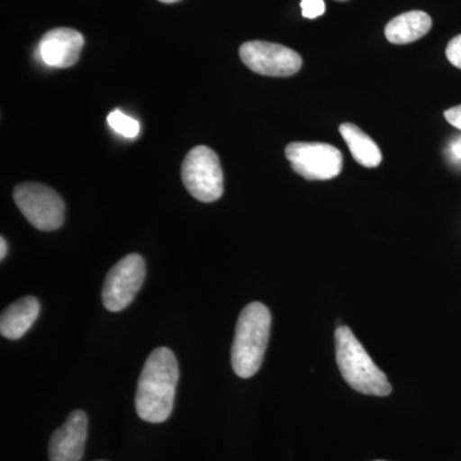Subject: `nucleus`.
<instances>
[{"label":"nucleus","mask_w":461,"mask_h":461,"mask_svg":"<svg viewBox=\"0 0 461 461\" xmlns=\"http://www.w3.org/2000/svg\"><path fill=\"white\" fill-rule=\"evenodd\" d=\"M339 133L344 138L351 156L359 165L366 168H375L381 165L382 153L378 145L363 130L353 123H344L339 126Z\"/></svg>","instance_id":"nucleus-13"},{"label":"nucleus","mask_w":461,"mask_h":461,"mask_svg":"<svg viewBox=\"0 0 461 461\" xmlns=\"http://www.w3.org/2000/svg\"><path fill=\"white\" fill-rule=\"evenodd\" d=\"M8 247L5 238L0 239V259H5L7 256Z\"/></svg>","instance_id":"nucleus-19"},{"label":"nucleus","mask_w":461,"mask_h":461,"mask_svg":"<svg viewBox=\"0 0 461 461\" xmlns=\"http://www.w3.org/2000/svg\"><path fill=\"white\" fill-rule=\"evenodd\" d=\"M240 58L256 74L288 77L302 68L303 59L295 50L267 41H248L240 48Z\"/></svg>","instance_id":"nucleus-8"},{"label":"nucleus","mask_w":461,"mask_h":461,"mask_svg":"<svg viewBox=\"0 0 461 461\" xmlns=\"http://www.w3.org/2000/svg\"><path fill=\"white\" fill-rule=\"evenodd\" d=\"M107 121L112 130L122 135L123 138L135 139L140 133V123H139V121L122 113L118 109H115V111L108 115Z\"/></svg>","instance_id":"nucleus-14"},{"label":"nucleus","mask_w":461,"mask_h":461,"mask_svg":"<svg viewBox=\"0 0 461 461\" xmlns=\"http://www.w3.org/2000/svg\"><path fill=\"white\" fill-rule=\"evenodd\" d=\"M159 2H162V3H168V5H171V3H177V2H180V0H159Z\"/></svg>","instance_id":"nucleus-20"},{"label":"nucleus","mask_w":461,"mask_h":461,"mask_svg":"<svg viewBox=\"0 0 461 461\" xmlns=\"http://www.w3.org/2000/svg\"><path fill=\"white\" fill-rule=\"evenodd\" d=\"M185 187L203 203H213L223 194V171L220 158L211 148L200 145L189 151L182 163Z\"/></svg>","instance_id":"nucleus-4"},{"label":"nucleus","mask_w":461,"mask_h":461,"mask_svg":"<svg viewBox=\"0 0 461 461\" xmlns=\"http://www.w3.org/2000/svg\"><path fill=\"white\" fill-rule=\"evenodd\" d=\"M446 57L451 65L461 69V35L455 36L446 48Z\"/></svg>","instance_id":"nucleus-16"},{"label":"nucleus","mask_w":461,"mask_h":461,"mask_svg":"<svg viewBox=\"0 0 461 461\" xmlns=\"http://www.w3.org/2000/svg\"><path fill=\"white\" fill-rule=\"evenodd\" d=\"M432 18L426 12L411 11L391 20L384 29L387 41L393 44H411L429 32Z\"/></svg>","instance_id":"nucleus-12"},{"label":"nucleus","mask_w":461,"mask_h":461,"mask_svg":"<svg viewBox=\"0 0 461 461\" xmlns=\"http://www.w3.org/2000/svg\"><path fill=\"white\" fill-rule=\"evenodd\" d=\"M147 267L139 254H129L108 272L102 300L109 312L129 308L144 284Z\"/></svg>","instance_id":"nucleus-7"},{"label":"nucleus","mask_w":461,"mask_h":461,"mask_svg":"<svg viewBox=\"0 0 461 461\" xmlns=\"http://www.w3.org/2000/svg\"><path fill=\"white\" fill-rule=\"evenodd\" d=\"M448 156L454 163L461 165V136L455 138L448 145Z\"/></svg>","instance_id":"nucleus-18"},{"label":"nucleus","mask_w":461,"mask_h":461,"mask_svg":"<svg viewBox=\"0 0 461 461\" xmlns=\"http://www.w3.org/2000/svg\"><path fill=\"white\" fill-rule=\"evenodd\" d=\"M271 313L262 303H251L240 314L230 350L232 368L239 377L250 378L259 371L271 335Z\"/></svg>","instance_id":"nucleus-2"},{"label":"nucleus","mask_w":461,"mask_h":461,"mask_svg":"<svg viewBox=\"0 0 461 461\" xmlns=\"http://www.w3.org/2000/svg\"><path fill=\"white\" fill-rule=\"evenodd\" d=\"M335 342L339 372L348 386L364 395L388 396L393 393L386 375L375 366L353 330L339 327Z\"/></svg>","instance_id":"nucleus-3"},{"label":"nucleus","mask_w":461,"mask_h":461,"mask_svg":"<svg viewBox=\"0 0 461 461\" xmlns=\"http://www.w3.org/2000/svg\"><path fill=\"white\" fill-rule=\"evenodd\" d=\"M99 461H104V460H99Z\"/></svg>","instance_id":"nucleus-22"},{"label":"nucleus","mask_w":461,"mask_h":461,"mask_svg":"<svg viewBox=\"0 0 461 461\" xmlns=\"http://www.w3.org/2000/svg\"><path fill=\"white\" fill-rule=\"evenodd\" d=\"M86 439V414L83 411H72L65 424L50 437V461H81Z\"/></svg>","instance_id":"nucleus-10"},{"label":"nucleus","mask_w":461,"mask_h":461,"mask_svg":"<svg viewBox=\"0 0 461 461\" xmlns=\"http://www.w3.org/2000/svg\"><path fill=\"white\" fill-rule=\"evenodd\" d=\"M445 118L451 126L456 127L461 131V105L447 109L445 112Z\"/></svg>","instance_id":"nucleus-17"},{"label":"nucleus","mask_w":461,"mask_h":461,"mask_svg":"<svg viewBox=\"0 0 461 461\" xmlns=\"http://www.w3.org/2000/svg\"><path fill=\"white\" fill-rule=\"evenodd\" d=\"M85 44L84 36L68 27H58L42 36L38 51L42 62L56 68H68L77 63Z\"/></svg>","instance_id":"nucleus-9"},{"label":"nucleus","mask_w":461,"mask_h":461,"mask_svg":"<svg viewBox=\"0 0 461 461\" xmlns=\"http://www.w3.org/2000/svg\"><path fill=\"white\" fill-rule=\"evenodd\" d=\"M14 199L21 213L35 229L54 230L65 222V203L50 187L25 182L16 186Z\"/></svg>","instance_id":"nucleus-5"},{"label":"nucleus","mask_w":461,"mask_h":461,"mask_svg":"<svg viewBox=\"0 0 461 461\" xmlns=\"http://www.w3.org/2000/svg\"><path fill=\"white\" fill-rule=\"evenodd\" d=\"M377 461H384V460H377Z\"/></svg>","instance_id":"nucleus-21"},{"label":"nucleus","mask_w":461,"mask_h":461,"mask_svg":"<svg viewBox=\"0 0 461 461\" xmlns=\"http://www.w3.org/2000/svg\"><path fill=\"white\" fill-rule=\"evenodd\" d=\"M41 313V303L36 297L26 296L5 309L0 317V333L3 338L18 339L32 329Z\"/></svg>","instance_id":"nucleus-11"},{"label":"nucleus","mask_w":461,"mask_h":461,"mask_svg":"<svg viewBox=\"0 0 461 461\" xmlns=\"http://www.w3.org/2000/svg\"><path fill=\"white\" fill-rule=\"evenodd\" d=\"M286 158L291 168L309 181L332 180L344 166L341 151L326 142H291Z\"/></svg>","instance_id":"nucleus-6"},{"label":"nucleus","mask_w":461,"mask_h":461,"mask_svg":"<svg viewBox=\"0 0 461 461\" xmlns=\"http://www.w3.org/2000/svg\"><path fill=\"white\" fill-rule=\"evenodd\" d=\"M303 16L314 20L321 17L326 12V5L324 0H302Z\"/></svg>","instance_id":"nucleus-15"},{"label":"nucleus","mask_w":461,"mask_h":461,"mask_svg":"<svg viewBox=\"0 0 461 461\" xmlns=\"http://www.w3.org/2000/svg\"><path fill=\"white\" fill-rule=\"evenodd\" d=\"M177 359L169 348H158L145 362L135 406L139 417L149 423H163L171 417L177 387Z\"/></svg>","instance_id":"nucleus-1"}]
</instances>
